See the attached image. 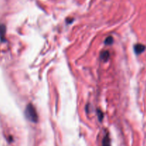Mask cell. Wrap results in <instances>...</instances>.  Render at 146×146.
<instances>
[{"instance_id":"cell-1","label":"cell","mask_w":146,"mask_h":146,"mask_svg":"<svg viewBox=\"0 0 146 146\" xmlns=\"http://www.w3.org/2000/svg\"><path fill=\"white\" fill-rule=\"evenodd\" d=\"M25 115L27 119L30 121L31 122L33 123H37L38 122V116L37 114L36 108H34V106L32 104H29L27 105V108H26L25 111Z\"/></svg>"},{"instance_id":"cell-2","label":"cell","mask_w":146,"mask_h":146,"mask_svg":"<svg viewBox=\"0 0 146 146\" xmlns=\"http://www.w3.org/2000/svg\"><path fill=\"white\" fill-rule=\"evenodd\" d=\"M145 49V46L143 44H135V46H134V51H135V54L139 55V54H142Z\"/></svg>"},{"instance_id":"cell-3","label":"cell","mask_w":146,"mask_h":146,"mask_svg":"<svg viewBox=\"0 0 146 146\" xmlns=\"http://www.w3.org/2000/svg\"><path fill=\"white\" fill-rule=\"evenodd\" d=\"M110 54L108 51H104L101 53V58L104 61H107L109 58Z\"/></svg>"},{"instance_id":"cell-4","label":"cell","mask_w":146,"mask_h":146,"mask_svg":"<svg viewBox=\"0 0 146 146\" xmlns=\"http://www.w3.org/2000/svg\"><path fill=\"white\" fill-rule=\"evenodd\" d=\"M103 146H111V139L108 135H106L103 139Z\"/></svg>"},{"instance_id":"cell-5","label":"cell","mask_w":146,"mask_h":146,"mask_svg":"<svg viewBox=\"0 0 146 146\" xmlns=\"http://www.w3.org/2000/svg\"><path fill=\"white\" fill-rule=\"evenodd\" d=\"M6 28L3 24H0V37L1 38H4V36L5 34Z\"/></svg>"},{"instance_id":"cell-6","label":"cell","mask_w":146,"mask_h":146,"mask_svg":"<svg viewBox=\"0 0 146 146\" xmlns=\"http://www.w3.org/2000/svg\"><path fill=\"white\" fill-rule=\"evenodd\" d=\"M113 37L112 36H108V38L106 39L105 41V44H108V45H110V44H113Z\"/></svg>"},{"instance_id":"cell-7","label":"cell","mask_w":146,"mask_h":146,"mask_svg":"<svg viewBox=\"0 0 146 146\" xmlns=\"http://www.w3.org/2000/svg\"><path fill=\"white\" fill-rule=\"evenodd\" d=\"M98 119H99L100 121H101L103 120V118H104V114H103V112L101 111H100V110H98Z\"/></svg>"}]
</instances>
